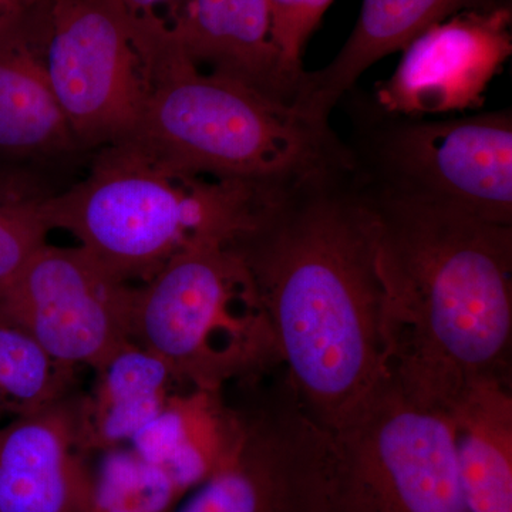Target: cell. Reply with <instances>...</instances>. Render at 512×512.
Wrapping results in <instances>:
<instances>
[{
    "label": "cell",
    "mask_w": 512,
    "mask_h": 512,
    "mask_svg": "<svg viewBox=\"0 0 512 512\" xmlns=\"http://www.w3.org/2000/svg\"><path fill=\"white\" fill-rule=\"evenodd\" d=\"M228 244L289 386L332 433L387 373L375 225L352 158L262 187Z\"/></svg>",
    "instance_id": "1"
},
{
    "label": "cell",
    "mask_w": 512,
    "mask_h": 512,
    "mask_svg": "<svg viewBox=\"0 0 512 512\" xmlns=\"http://www.w3.org/2000/svg\"><path fill=\"white\" fill-rule=\"evenodd\" d=\"M357 187L375 225L387 373L448 412L471 384L510 380L512 225Z\"/></svg>",
    "instance_id": "2"
},
{
    "label": "cell",
    "mask_w": 512,
    "mask_h": 512,
    "mask_svg": "<svg viewBox=\"0 0 512 512\" xmlns=\"http://www.w3.org/2000/svg\"><path fill=\"white\" fill-rule=\"evenodd\" d=\"M143 79L131 138L185 173L275 185L349 157L329 123L198 69L171 30L127 23Z\"/></svg>",
    "instance_id": "3"
},
{
    "label": "cell",
    "mask_w": 512,
    "mask_h": 512,
    "mask_svg": "<svg viewBox=\"0 0 512 512\" xmlns=\"http://www.w3.org/2000/svg\"><path fill=\"white\" fill-rule=\"evenodd\" d=\"M262 187L185 173L126 141L100 148L79 184L47 195L43 218L107 274L136 285L195 241L231 237Z\"/></svg>",
    "instance_id": "4"
},
{
    "label": "cell",
    "mask_w": 512,
    "mask_h": 512,
    "mask_svg": "<svg viewBox=\"0 0 512 512\" xmlns=\"http://www.w3.org/2000/svg\"><path fill=\"white\" fill-rule=\"evenodd\" d=\"M228 238L195 241L134 288L131 342L202 392L220 393L279 362L251 276Z\"/></svg>",
    "instance_id": "5"
},
{
    "label": "cell",
    "mask_w": 512,
    "mask_h": 512,
    "mask_svg": "<svg viewBox=\"0 0 512 512\" xmlns=\"http://www.w3.org/2000/svg\"><path fill=\"white\" fill-rule=\"evenodd\" d=\"M355 101V134L346 146L360 187L512 225L510 111L427 120Z\"/></svg>",
    "instance_id": "6"
},
{
    "label": "cell",
    "mask_w": 512,
    "mask_h": 512,
    "mask_svg": "<svg viewBox=\"0 0 512 512\" xmlns=\"http://www.w3.org/2000/svg\"><path fill=\"white\" fill-rule=\"evenodd\" d=\"M232 409L231 436L210 476L174 512H343L333 434L284 377Z\"/></svg>",
    "instance_id": "7"
},
{
    "label": "cell",
    "mask_w": 512,
    "mask_h": 512,
    "mask_svg": "<svg viewBox=\"0 0 512 512\" xmlns=\"http://www.w3.org/2000/svg\"><path fill=\"white\" fill-rule=\"evenodd\" d=\"M332 434L343 512H468L450 412L392 373Z\"/></svg>",
    "instance_id": "8"
},
{
    "label": "cell",
    "mask_w": 512,
    "mask_h": 512,
    "mask_svg": "<svg viewBox=\"0 0 512 512\" xmlns=\"http://www.w3.org/2000/svg\"><path fill=\"white\" fill-rule=\"evenodd\" d=\"M42 36L50 86L79 147L130 141L143 79L116 0H45Z\"/></svg>",
    "instance_id": "9"
},
{
    "label": "cell",
    "mask_w": 512,
    "mask_h": 512,
    "mask_svg": "<svg viewBox=\"0 0 512 512\" xmlns=\"http://www.w3.org/2000/svg\"><path fill=\"white\" fill-rule=\"evenodd\" d=\"M134 288L107 274L79 245L47 242L0 295V309L57 362L99 370L133 343Z\"/></svg>",
    "instance_id": "10"
},
{
    "label": "cell",
    "mask_w": 512,
    "mask_h": 512,
    "mask_svg": "<svg viewBox=\"0 0 512 512\" xmlns=\"http://www.w3.org/2000/svg\"><path fill=\"white\" fill-rule=\"evenodd\" d=\"M512 9L467 10L431 26L403 50L392 76L377 84L375 106L427 119L473 110L512 52Z\"/></svg>",
    "instance_id": "11"
},
{
    "label": "cell",
    "mask_w": 512,
    "mask_h": 512,
    "mask_svg": "<svg viewBox=\"0 0 512 512\" xmlns=\"http://www.w3.org/2000/svg\"><path fill=\"white\" fill-rule=\"evenodd\" d=\"M93 456L86 441L83 396L0 426V512H89Z\"/></svg>",
    "instance_id": "12"
},
{
    "label": "cell",
    "mask_w": 512,
    "mask_h": 512,
    "mask_svg": "<svg viewBox=\"0 0 512 512\" xmlns=\"http://www.w3.org/2000/svg\"><path fill=\"white\" fill-rule=\"evenodd\" d=\"M43 2L0 16V157L79 148L47 76Z\"/></svg>",
    "instance_id": "13"
},
{
    "label": "cell",
    "mask_w": 512,
    "mask_h": 512,
    "mask_svg": "<svg viewBox=\"0 0 512 512\" xmlns=\"http://www.w3.org/2000/svg\"><path fill=\"white\" fill-rule=\"evenodd\" d=\"M173 35L202 72L295 106L298 87L282 69L269 0H191Z\"/></svg>",
    "instance_id": "14"
},
{
    "label": "cell",
    "mask_w": 512,
    "mask_h": 512,
    "mask_svg": "<svg viewBox=\"0 0 512 512\" xmlns=\"http://www.w3.org/2000/svg\"><path fill=\"white\" fill-rule=\"evenodd\" d=\"M511 0H363L345 46L326 67L303 73L295 106L320 123L380 59L404 50L431 26L467 10H494Z\"/></svg>",
    "instance_id": "15"
},
{
    "label": "cell",
    "mask_w": 512,
    "mask_h": 512,
    "mask_svg": "<svg viewBox=\"0 0 512 512\" xmlns=\"http://www.w3.org/2000/svg\"><path fill=\"white\" fill-rule=\"evenodd\" d=\"M450 414L467 511L512 512L510 380L471 384Z\"/></svg>",
    "instance_id": "16"
},
{
    "label": "cell",
    "mask_w": 512,
    "mask_h": 512,
    "mask_svg": "<svg viewBox=\"0 0 512 512\" xmlns=\"http://www.w3.org/2000/svg\"><path fill=\"white\" fill-rule=\"evenodd\" d=\"M96 373L92 394L83 396L84 430L93 454L128 446L181 384L163 360L136 343L121 349Z\"/></svg>",
    "instance_id": "17"
},
{
    "label": "cell",
    "mask_w": 512,
    "mask_h": 512,
    "mask_svg": "<svg viewBox=\"0 0 512 512\" xmlns=\"http://www.w3.org/2000/svg\"><path fill=\"white\" fill-rule=\"evenodd\" d=\"M229 410L222 406L220 393H174L127 447L163 470L187 495L210 476L227 448L232 424Z\"/></svg>",
    "instance_id": "18"
},
{
    "label": "cell",
    "mask_w": 512,
    "mask_h": 512,
    "mask_svg": "<svg viewBox=\"0 0 512 512\" xmlns=\"http://www.w3.org/2000/svg\"><path fill=\"white\" fill-rule=\"evenodd\" d=\"M73 377L0 309V426L73 393Z\"/></svg>",
    "instance_id": "19"
},
{
    "label": "cell",
    "mask_w": 512,
    "mask_h": 512,
    "mask_svg": "<svg viewBox=\"0 0 512 512\" xmlns=\"http://www.w3.org/2000/svg\"><path fill=\"white\" fill-rule=\"evenodd\" d=\"M89 512H174L185 497L160 468L130 447L97 453Z\"/></svg>",
    "instance_id": "20"
},
{
    "label": "cell",
    "mask_w": 512,
    "mask_h": 512,
    "mask_svg": "<svg viewBox=\"0 0 512 512\" xmlns=\"http://www.w3.org/2000/svg\"><path fill=\"white\" fill-rule=\"evenodd\" d=\"M43 194L28 175L0 168V295L36 251L47 244Z\"/></svg>",
    "instance_id": "21"
},
{
    "label": "cell",
    "mask_w": 512,
    "mask_h": 512,
    "mask_svg": "<svg viewBox=\"0 0 512 512\" xmlns=\"http://www.w3.org/2000/svg\"><path fill=\"white\" fill-rule=\"evenodd\" d=\"M333 0H269L272 39L286 77L301 86L302 57L306 42L318 28Z\"/></svg>",
    "instance_id": "22"
},
{
    "label": "cell",
    "mask_w": 512,
    "mask_h": 512,
    "mask_svg": "<svg viewBox=\"0 0 512 512\" xmlns=\"http://www.w3.org/2000/svg\"><path fill=\"white\" fill-rule=\"evenodd\" d=\"M131 23H156L173 32L191 0H116Z\"/></svg>",
    "instance_id": "23"
},
{
    "label": "cell",
    "mask_w": 512,
    "mask_h": 512,
    "mask_svg": "<svg viewBox=\"0 0 512 512\" xmlns=\"http://www.w3.org/2000/svg\"><path fill=\"white\" fill-rule=\"evenodd\" d=\"M39 2L42 0H0V16L15 12V10L29 8Z\"/></svg>",
    "instance_id": "24"
}]
</instances>
